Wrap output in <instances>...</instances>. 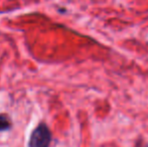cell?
<instances>
[{"instance_id": "1", "label": "cell", "mask_w": 148, "mask_h": 147, "mask_svg": "<svg viewBox=\"0 0 148 147\" xmlns=\"http://www.w3.org/2000/svg\"><path fill=\"white\" fill-rule=\"evenodd\" d=\"M51 132L45 123H39L31 132L28 147H49Z\"/></svg>"}, {"instance_id": "2", "label": "cell", "mask_w": 148, "mask_h": 147, "mask_svg": "<svg viewBox=\"0 0 148 147\" xmlns=\"http://www.w3.org/2000/svg\"><path fill=\"white\" fill-rule=\"evenodd\" d=\"M11 128V120L6 114H0V131H6Z\"/></svg>"}, {"instance_id": "3", "label": "cell", "mask_w": 148, "mask_h": 147, "mask_svg": "<svg viewBox=\"0 0 148 147\" xmlns=\"http://www.w3.org/2000/svg\"><path fill=\"white\" fill-rule=\"evenodd\" d=\"M136 147H148V143L144 142L143 140H140L139 142H137Z\"/></svg>"}]
</instances>
